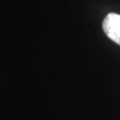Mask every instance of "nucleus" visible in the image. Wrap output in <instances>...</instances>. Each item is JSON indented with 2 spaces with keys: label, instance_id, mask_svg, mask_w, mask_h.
Returning a JSON list of instances; mask_svg holds the SVG:
<instances>
[{
  "label": "nucleus",
  "instance_id": "1",
  "mask_svg": "<svg viewBox=\"0 0 120 120\" xmlns=\"http://www.w3.org/2000/svg\"><path fill=\"white\" fill-rule=\"evenodd\" d=\"M102 28L108 38L120 45V14H107L103 20Z\"/></svg>",
  "mask_w": 120,
  "mask_h": 120
}]
</instances>
